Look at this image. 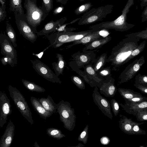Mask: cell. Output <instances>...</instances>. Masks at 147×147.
Returning <instances> with one entry per match:
<instances>
[{"instance_id": "cell-20", "label": "cell", "mask_w": 147, "mask_h": 147, "mask_svg": "<svg viewBox=\"0 0 147 147\" xmlns=\"http://www.w3.org/2000/svg\"><path fill=\"white\" fill-rule=\"evenodd\" d=\"M119 105L126 112L133 115L139 111L147 110V101L129 105L120 103Z\"/></svg>"}, {"instance_id": "cell-10", "label": "cell", "mask_w": 147, "mask_h": 147, "mask_svg": "<svg viewBox=\"0 0 147 147\" xmlns=\"http://www.w3.org/2000/svg\"><path fill=\"white\" fill-rule=\"evenodd\" d=\"M95 51L82 50V52L79 51L72 54L71 59L79 68H84L86 65L95 62L96 59Z\"/></svg>"}, {"instance_id": "cell-50", "label": "cell", "mask_w": 147, "mask_h": 147, "mask_svg": "<svg viewBox=\"0 0 147 147\" xmlns=\"http://www.w3.org/2000/svg\"><path fill=\"white\" fill-rule=\"evenodd\" d=\"M142 22H143L147 21V6L144 9L142 14Z\"/></svg>"}, {"instance_id": "cell-16", "label": "cell", "mask_w": 147, "mask_h": 147, "mask_svg": "<svg viewBox=\"0 0 147 147\" xmlns=\"http://www.w3.org/2000/svg\"><path fill=\"white\" fill-rule=\"evenodd\" d=\"M67 19L66 17H64L55 21L53 20L50 21L45 25L42 30L36 32L37 36L46 35L55 32L57 29L64 24Z\"/></svg>"}, {"instance_id": "cell-28", "label": "cell", "mask_w": 147, "mask_h": 147, "mask_svg": "<svg viewBox=\"0 0 147 147\" xmlns=\"http://www.w3.org/2000/svg\"><path fill=\"white\" fill-rule=\"evenodd\" d=\"M107 54L104 53L96 58L94 63L93 67L95 71L98 72L100 69L103 67L107 63Z\"/></svg>"}, {"instance_id": "cell-44", "label": "cell", "mask_w": 147, "mask_h": 147, "mask_svg": "<svg viewBox=\"0 0 147 147\" xmlns=\"http://www.w3.org/2000/svg\"><path fill=\"white\" fill-rule=\"evenodd\" d=\"M1 61L2 64L4 65L9 64L11 67L15 66L12 59L11 58L8 57L4 56L1 59Z\"/></svg>"}, {"instance_id": "cell-38", "label": "cell", "mask_w": 147, "mask_h": 147, "mask_svg": "<svg viewBox=\"0 0 147 147\" xmlns=\"http://www.w3.org/2000/svg\"><path fill=\"white\" fill-rule=\"evenodd\" d=\"M88 137V125H87L79 135L78 140L82 142L84 144L87 143Z\"/></svg>"}, {"instance_id": "cell-47", "label": "cell", "mask_w": 147, "mask_h": 147, "mask_svg": "<svg viewBox=\"0 0 147 147\" xmlns=\"http://www.w3.org/2000/svg\"><path fill=\"white\" fill-rule=\"evenodd\" d=\"M64 9V7L63 5H61L55 9L53 11V14L54 15L59 14L62 12Z\"/></svg>"}, {"instance_id": "cell-23", "label": "cell", "mask_w": 147, "mask_h": 147, "mask_svg": "<svg viewBox=\"0 0 147 147\" xmlns=\"http://www.w3.org/2000/svg\"><path fill=\"white\" fill-rule=\"evenodd\" d=\"M39 101L44 108L48 111L53 114L57 112V104L54 102L49 95L46 98H39Z\"/></svg>"}, {"instance_id": "cell-29", "label": "cell", "mask_w": 147, "mask_h": 147, "mask_svg": "<svg viewBox=\"0 0 147 147\" xmlns=\"http://www.w3.org/2000/svg\"><path fill=\"white\" fill-rule=\"evenodd\" d=\"M22 81L25 87L31 91L44 92L45 91L44 88L34 82L23 79H22Z\"/></svg>"}, {"instance_id": "cell-45", "label": "cell", "mask_w": 147, "mask_h": 147, "mask_svg": "<svg viewBox=\"0 0 147 147\" xmlns=\"http://www.w3.org/2000/svg\"><path fill=\"white\" fill-rule=\"evenodd\" d=\"M6 5H4L3 6H0V22L4 20L6 16V12L5 10Z\"/></svg>"}, {"instance_id": "cell-22", "label": "cell", "mask_w": 147, "mask_h": 147, "mask_svg": "<svg viewBox=\"0 0 147 147\" xmlns=\"http://www.w3.org/2000/svg\"><path fill=\"white\" fill-rule=\"evenodd\" d=\"M111 37L108 36L105 37L98 39L85 45L83 50H91L101 47L111 39Z\"/></svg>"}, {"instance_id": "cell-41", "label": "cell", "mask_w": 147, "mask_h": 147, "mask_svg": "<svg viewBox=\"0 0 147 147\" xmlns=\"http://www.w3.org/2000/svg\"><path fill=\"white\" fill-rule=\"evenodd\" d=\"M98 74L100 77H106L111 76V69L110 67H103L100 69L98 72Z\"/></svg>"}, {"instance_id": "cell-34", "label": "cell", "mask_w": 147, "mask_h": 147, "mask_svg": "<svg viewBox=\"0 0 147 147\" xmlns=\"http://www.w3.org/2000/svg\"><path fill=\"white\" fill-rule=\"evenodd\" d=\"M145 122L138 123L133 121L132 131L133 135H145L146 131L141 129L139 125L145 123Z\"/></svg>"}, {"instance_id": "cell-49", "label": "cell", "mask_w": 147, "mask_h": 147, "mask_svg": "<svg viewBox=\"0 0 147 147\" xmlns=\"http://www.w3.org/2000/svg\"><path fill=\"white\" fill-rule=\"evenodd\" d=\"M100 141L102 145H107L109 143L110 140L108 137L103 136L101 138Z\"/></svg>"}, {"instance_id": "cell-59", "label": "cell", "mask_w": 147, "mask_h": 147, "mask_svg": "<svg viewBox=\"0 0 147 147\" xmlns=\"http://www.w3.org/2000/svg\"></svg>"}, {"instance_id": "cell-30", "label": "cell", "mask_w": 147, "mask_h": 147, "mask_svg": "<svg viewBox=\"0 0 147 147\" xmlns=\"http://www.w3.org/2000/svg\"><path fill=\"white\" fill-rule=\"evenodd\" d=\"M5 32L13 46L16 47V36L15 32L10 24L8 22L6 23Z\"/></svg>"}, {"instance_id": "cell-25", "label": "cell", "mask_w": 147, "mask_h": 147, "mask_svg": "<svg viewBox=\"0 0 147 147\" xmlns=\"http://www.w3.org/2000/svg\"><path fill=\"white\" fill-rule=\"evenodd\" d=\"M69 65L71 69L82 77L84 80L92 87L96 86L94 84L90 79L85 71H82L79 69L75 62L72 61L69 62Z\"/></svg>"}, {"instance_id": "cell-15", "label": "cell", "mask_w": 147, "mask_h": 147, "mask_svg": "<svg viewBox=\"0 0 147 147\" xmlns=\"http://www.w3.org/2000/svg\"><path fill=\"white\" fill-rule=\"evenodd\" d=\"M15 126L10 120L0 140V147H9L13 139Z\"/></svg>"}, {"instance_id": "cell-19", "label": "cell", "mask_w": 147, "mask_h": 147, "mask_svg": "<svg viewBox=\"0 0 147 147\" xmlns=\"http://www.w3.org/2000/svg\"><path fill=\"white\" fill-rule=\"evenodd\" d=\"M84 68V71L96 86L100 88L104 80L103 78L100 77L95 71L92 64L86 65Z\"/></svg>"}, {"instance_id": "cell-11", "label": "cell", "mask_w": 147, "mask_h": 147, "mask_svg": "<svg viewBox=\"0 0 147 147\" xmlns=\"http://www.w3.org/2000/svg\"><path fill=\"white\" fill-rule=\"evenodd\" d=\"M1 53L4 56L11 58L15 66H16L17 54L16 50L5 32H1L0 34Z\"/></svg>"}, {"instance_id": "cell-26", "label": "cell", "mask_w": 147, "mask_h": 147, "mask_svg": "<svg viewBox=\"0 0 147 147\" xmlns=\"http://www.w3.org/2000/svg\"><path fill=\"white\" fill-rule=\"evenodd\" d=\"M121 96L124 99H130L133 98L142 96L140 93L129 89L119 88L117 89Z\"/></svg>"}, {"instance_id": "cell-56", "label": "cell", "mask_w": 147, "mask_h": 147, "mask_svg": "<svg viewBox=\"0 0 147 147\" xmlns=\"http://www.w3.org/2000/svg\"><path fill=\"white\" fill-rule=\"evenodd\" d=\"M34 146L35 147H39V146L38 145L37 143L36 142L35 143H34Z\"/></svg>"}, {"instance_id": "cell-33", "label": "cell", "mask_w": 147, "mask_h": 147, "mask_svg": "<svg viewBox=\"0 0 147 147\" xmlns=\"http://www.w3.org/2000/svg\"><path fill=\"white\" fill-rule=\"evenodd\" d=\"M147 42L144 40L138 45L137 48L132 52L131 55L128 58L127 62L139 54L144 49Z\"/></svg>"}, {"instance_id": "cell-2", "label": "cell", "mask_w": 147, "mask_h": 147, "mask_svg": "<svg viewBox=\"0 0 147 147\" xmlns=\"http://www.w3.org/2000/svg\"><path fill=\"white\" fill-rule=\"evenodd\" d=\"M134 4V0H128L122 13L115 20L111 21L103 22L90 26L89 28L95 31L103 30L114 29L117 31L124 32L133 28L135 25L127 22V15L130 7Z\"/></svg>"}, {"instance_id": "cell-40", "label": "cell", "mask_w": 147, "mask_h": 147, "mask_svg": "<svg viewBox=\"0 0 147 147\" xmlns=\"http://www.w3.org/2000/svg\"><path fill=\"white\" fill-rule=\"evenodd\" d=\"M133 115L136 116L137 121L143 122L147 121V110L138 111Z\"/></svg>"}, {"instance_id": "cell-6", "label": "cell", "mask_w": 147, "mask_h": 147, "mask_svg": "<svg viewBox=\"0 0 147 147\" xmlns=\"http://www.w3.org/2000/svg\"><path fill=\"white\" fill-rule=\"evenodd\" d=\"M8 90L17 108L22 116L31 125L34 124L32 114L25 98L16 88L11 85L8 86Z\"/></svg>"}, {"instance_id": "cell-4", "label": "cell", "mask_w": 147, "mask_h": 147, "mask_svg": "<svg viewBox=\"0 0 147 147\" xmlns=\"http://www.w3.org/2000/svg\"><path fill=\"white\" fill-rule=\"evenodd\" d=\"M113 7L112 4H107L97 8H92L82 16L78 24L86 25L102 21L107 15L112 13Z\"/></svg>"}, {"instance_id": "cell-46", "label": "cell", "mask_w": 147, "mask_h": 147, "mask_svg": "<svg viewBox=\"0 0 147 147\" xmlns=\"http://www.w3.org/2000/svg\"><path fill=\"white\" fill-rule=\"evenodd\" d=\"M81 18V17L78 18L74 20L71 21L70 22L63 24V25L59 27L56 30V32H62L63 31L64 28L66 27V26L69 24H70L74 23L76 22L79 21Z\"/></svg>"}, {"instance_id": "cell-52", "label": "cell", "mask_w": 147, "mask_h": 147, "mask_svg": "<svg viewBox=\"0 0 147 147\" xmlns=\"http://www.w3.org/2000/svg\"><path fill=\"white\" fill-rule=\"evenodd\" d=\"M140 1L141 2L140 6L142 8L147 5V0H140Z\"/></svg>"}, {"instance_id": "cell-42", "label": "cell", "mask_w": 147, "mask_h": 147, "mask_svg": "<svg viewBox=\"0 0 147 147\" xmlns=\"http://www.w3.org/2000/svg\"><path fill=\"white\" fill-rule=\"evenodd\" d=\"M111 103L113 113L114 115L116 116L118 115L120 111L119 104L115 99H113L111 100Z\"/></svg>"}, {"instance_id": "cell-43", "label": "cell", "mask_w": 147, "mask_h": 147, "mask_svg": "<svg viewBox=\"0 0 147 147\" xmlns=\"http://www.w3.org/2000/svg\"><path fill=\"white\" fill-rule=\"evenodd\" d=\"M42 4L44 5L47 12L49 13L53 8V0H42Z\"/></svg>"}, {"instance_id": "cell-9", "label": "cell", "mask_w": 147, "mask_h": 147, "mask_svg": "<svg viewBox=\"0 0 147 147\" xmlns=\"http://www.w3.org/2000/svg\"><path fill=\"white\" fill-rule=\"evenodd\" d=\"M32 67L40 76L47 80L54 83L61 84L62 82L55 74L50 68L40 60H30Z\"/></svg>"}, {"instance_id": "cell-13", "label": "cell", "mask_w": 147, "mask_h": 147, "mask_svg": "<svg viewBox=\"0 0 147 147\" xmlns=\"http://www.w3.org/2000/svg\"><path fill=\"white\" fill-rule=\"evenodd\" d=\"M12 113L10 101L4 92H0V127L6 123L7 117Z\"/></svg>"}, {"instance_id": "cell-5", "label": "cell", "mask_w": 147, "mask_h": 147, "mask_svg": "<svg viewBox=\"0 0 147 147\" xmlns=\"http://www.w3.org/2000/svg\"><path fill=\"white\" fill-rule=\"evenodd\" d=\"M57 112L64 127L69 131H72L76 126V116L74 108L69 102L61 100L57 104Z\"/></svg>"}, {"instance_id": "cell-12", "label": "cell", "mask_w": 147, "mask_h": 147, "mask_svg": "<svg viewBox=\"0 0 147 147\" xmlns=\"http://www.w3.org/2000/svg\"><path fill=\"white\" fill-rule=\"evenodd\" d=\"M95 87L92 94L94 102L105 115L112 119L113 115L110 103L106 98L100 94L98 91V87Z\"/></svg>"}, {"instance_id": "cell-27", "label": "cell", "mask_w": 147, "mask_h": 147, "mask_svg": "<svg viewBox=\"0 0 147 147\" xmlns=\"http://www.w3.org/2000/svg\"><path fill=\"white\" fill-rule=\"evenodd\" d=\"M22 0H9V10L13 13H18L24 15V10L22 5Z\"/></svg>"}, {"instance_id": "cell-37", "label": "cell", "mask_w": 147, "mask_h": 147, "mask_svg": "<svg viewBox=\"0 0 147 147\" xmlns=\"http://www.w3.org/2000/svg\"><path fill=\"white\" fill-rule=\"evenodd\" d=\"M127 37H135L140 39H147V27L146 30L141 31L127 34L125 36Z\"/></svg>"}, {"instance_id": "cell-39", "label": "cell", "mask_w": 147, "mask_h": 147, "mask_svg": "<svg viewBox=\"0 0 147 147\" xmlns=\"http://www.w3.org/2000/svg\"><path fill=\"white\" fill-rule=\"evenodd\" d=\"M125 104L129 105L147 101V98L144 96L136 97L130 99H124Z\"/></svg>"}, {"instance_id": "cell-31", "label": "cell", "mask_w": 147, "mask_h": 147, "mask_svg": "<svg viewBox=\"0 0 147 147\" xmlns=\"http://www.w3.org/2000/svg\"><path fill=\"white\" fill-rule=\"evenodd\" d=\"M47 133L49 136L58 140L65 137L61 130L54 127L48 128L47 130Z\"/></svg>"}, {"instance_id": "cell-24", "label": "cell", "mask_w": 147, "mask_h": 147, "mask_svg": "<svg viewBox=\"0 0 147 147\" xmlns=\"http://www.w3.org/2000/svg\"><path fill=\"white\" fill-rule=\"evenodd\" d=\"M56 55L57 62V63H53L52 64L55 74L58 76L60 75L63 74V71L66 66V63L62 55L57 53Z\"/></svg>"}, {"instance_id": "cell-17", "label": "cell", "mask_w": 147, "mask_h": 147, "mask_svg": "<svg viewBox=\"0 0 147 147\" xmlns=\"http://www.w3.org/2000/svg\"><path fill=\"white\" fill-rule=\"evenodd\" d=\"M101 30L95 31L83 37L80 39L74 41L73 43L66 47V49H69L72 46L80 44L85 45L95 40L102 38L100 33Z\"/></svg>"}, {"instance_id": "cell-58", "label": "cell", "mask_w": 147, "mask_h": 147, "mask_svg": "<svg viewBox=\"0 0 147 147\" xmlns=\"http://www.w3.org/2000/svg\"><path fill=\"white\" fill-rule=\"evenodd\" d=\"M85 0H79V1H81V2H82V1H85Z\"/></svg>"}, {"instance_id": "cell-32", "label": "cell", "mask_w": 147, "mask_h": 147, "mask_svg": "<svg viewBox=\"0 0 147 147\" xmlns=\"http://www.w3.org/2000/svg\"><path fill=\"white\" fill-rule=\"evenodd\" d=\"M92 6L91 2H88L83 4L77 7L74 11L76 15L86 13L90 10Z\"/></svg>"}, {"instance_id": "cell-55", "label": "cell", "mask_w": 147, "mask_h": 147, "mask_svg": "<svg viewBox=\"0 0 147 147\" xmlns=\"http://www.w3.org/2000/svg\"><path fill=\"white\" fill-rule=\"evenodd\" d=\"M84 146V145H83L82 144L80 143H79V144L78 146H75V147H83Z\"/></svg>"}, {"instance_id": "cell-14", "label": "cell", "mask_w": 147, "mask_h": 147, "mask_svg": "<svg viewBox=\"0 0 147 147\" xmlns=\"http://www.w3.org/2000/svg\"><path fill=\"white\" fill-rule=\"evenodd\" d=\"M111 76L106 78L99 88L100 93L107 97H114L117 90L115 84V80Z\"/></svg>"}, {"instance_id": "cell-57", "label": "cell", "mask_w": 147, "mask_h": 147, "mask_svg": "<svg viewBox=\"0 0 147 147\" xmlns=\"http://www.w3.org/2000/svg\"><path fill=\"white\" fill-rule=\"evenodd\" d=\"M139 147H145V146L143 145H141L139 146Z\"/></svg>"}, {"instance_id": "cell-53", "label": "cell", "mask_w": 147, "mask_h": 147, "mask_svg": "<svg viewBox=\"0 0 147 147\" xmlns=\"http://www.w3.org/2000/svg\"><path fill=\"white\" fill-rule=\"evenodd\" d=\"M57 3H59L62 5H66L68 0H56Z\"/></svg>"}, {"instance_id": "cell-3", "label": "cell", "mask_w": 147, "mask_h": 147, "mask_svg": "<svg viewBox=\"0 0 147 147\" xmlns=\"http://www.w3.org/2000/svg\"><path fill=\"white\" fill-rule=\"evenodd\" d=\"M37 0H24V7L26 9L24 16L28 24L36 33L37 27L49 15L44 5L38 6Z\"/></svg>"}, {"instance_id": "cell-35", "label": "cell", "mask_w": 147, "mask_h": 147, "mask_svg": "<svg viewBox=\"0 0 147 147\" xmlns=\"http://www.w3.org/2000/svg\"><path fill=\"white\" fill-rule=\"evenodd\" d=\"M134 85L147 86V75H142L140 73L138 74L135 78Z\"/></svg>"}, {"instance_id": "cell-21", "label": "cell", "mask_w": 147, "mask_h": 147, "mask_svg": "<svg viewBox=\"0 0 147 147\" xmlns=\"http://www.w3.org/2000/svg\"><path fill=\"white\" fill-rule=\"evenodd\" d=\"M120 119L119 121V127L125 133L128 135H133L132 126L133 121L132 119L128 118L122 115H119Z\"/></svg>"}, {"instance_id": "cell-54", "label": "cell", "mask_w": 147, "mask_h": 147, "mask_svg": "<svg viewBox=\"0 0 147 147\" xmlns=\"http://www.w3.org/2000/svg\"><path fill=\"white\" fill-rule=\"evenodd\" d=\"M5 0H0V2L2 6H3L5 4Z\"/></svg>"}, {"instance_id": "cell-51", "label": "cell", "mask_w": 147, "mask_h": 147, "mask_svg": "<svg viewBox=\"0 0 147 147\" xmlns=\"http://www.w3.org/2000/svg\"><path fill=\"white\" fill-rule=\"evenodd\" d=\"M51 47V46L50 45L48 47L45 48V49H44L42 51L40 52V53L38 54H35L34 53H32V55L35 56L36 57H38V58L40 59L42 57V55H43L44 52L48 49L49 47Z\"/></svg>"}, {"instance_id": "cell-7", "label": "cell", "mask_w": 147, "mask_h": 147, "mask_svg": "<svg viewBox=\"0 0 147 147\" xmlns=\"http://www.w3.org/2000/svg\"><path fill=\"white\" fill-rule=\"evenodd\" d=\"M15 22L20 33L24 38L34 43L37 38V35L26 21L24 15L14 13Z\"/></svg>"}, {"instance_id": "cell-36", "label": "cell", "mask_w": 147, "mask_h": 147, "mask_svg": "<svg viewBox=\"0 0 147 147\" xmlns=\"http://www.w3.org/2000/svg\"><path fill=\"white\" fill-rule=\"evenodd\" d=\"M71 80L77 87L81 90H84L85 85L83 80L78 76L74 75L71 77Z\"/></svg>"}, {"instance_id": "cell-48", "label": "cell", "mask_w": 147, "mask_h": 147, "mask_svg": "<svg viewBox=\"0 0 147 147\" xmlns=\"http://www.w3.org/2000/svg\"><path fill=\"white\" fill-rule=\"evenodd\" d=\"M137 89L140 90L142 93L147 94V86H144L141 85H134Z\"/></svg>"}, {"instance_id": "cell-8", "label": "cell", "mask_w": 147, "mask_h": 147, "mask_svg": "<svg viewBox=\"0 0 147 147\" xmlns=\"http://www.w3.org/2000/svg\"><path fill=\"white\" fill-rule=\"evenodd\" d=\"M145 62L144 57L142 56L139 59H136L129 64L119 76L120 81L118 82V85L128 82L131 80L140 70Z\"/></svg>"}, {"instance_id": "cell-1", "label": "cell", "mask_w": 147, "mask_h": 147, "mask_svg": "<svg viewBox=\"0 0 147 147\" xmlns=\"http://www.w3.org/2000/svg\"><path fill=\"white\" fill-rule=\"evenodd\" d=\"M140 39L135 37H126L112 49L107 63H111L113 70H118L121 66L127 62L132 52L138 46Z\"/></svg>"}, {"instance_id": "cell-18", "label": "cell", "mask_w": 147, "mask_h": 147, "mask_svg": "<svg viewBox=\"0 0 147 147\" xmlns=\"http://www.w3.org/2000/svg\"><path fill=\"white\" fill-rule=\"evenodd\" d=\"M30 100L33 109L41 118L46 120L53 115V113L48 111L44 108L40 102L39 98L31 96Z\"/></svg>"}]
</instances>
